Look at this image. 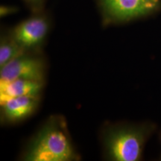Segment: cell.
Segmentation results:
<instances>
[{
    "mask_svg": "<svg viewBox=\"0 0 161 161\" xmlns=\"http://www.w3.org/2000/svg\"><path fill=\"white\" fill-rule=\"evenodd\" d=\"M20 159L25 161L79 160L80 157L64 116H50L27 142Z\"/></svg>",
    "mask_w": 161,
    "mask_h": 161,
    "instance_id": "cell-1",
    "label": "cell"
},
{
    "mask_svg": "<svg viewBox=\"0 0 161 161\" xmlns=\"http://www.w3.org/2000/svg\"><path fill=\"white\" fill-rule=\"evenodd\" d=\"M155 127L151 123L108 124L102 131L104 158L112 161H138Z\"/></svg>",
    "mask_w": 161,
    "mask_h": 161,
    "instance_id": "cell-2",
    "label": "cell"
},
{
    "mask_svg": "<svg viewBox=\"0 0 161 161\" xmlns=\"http://www.w3.org/2000/svg\"><path fill=\"white\" fill-rule=\"evenodd\" d=\"M104 27L145 19L161 11V0H95Z\"/></svg>",
    "mask_w": 161,
    "mask_h": 161,
    "instance_id": "cell-3",
    "label": "cell"
},
{
    "mask_svg": "<svg viewBox=\"0 0 161 161\" xmlns=\"http://www.w3.org/2000/svg\"><path fill=\"white\" fill-rule=\"evenodd\" d=\"M52 27L51 14L45 9L31 13L8 29L10 35L24 51H42Z\"/></svg>",
    "mask_w": 161,
    "mask_h": 161,
    "instance_id": "cell-4",
    "label": "cell"
},
{
    "mask_svg": "<svg viewBox=\"0 0 161 161\" xmlns=\"http://www.w3.org/2000/svg\"><path fill=\"white\" fill-rule=\"evenodd\" d=\"M47 62L41 51H25L0 67V82L17 79L45 82Z\"/></svg>",
    "mask_w": 161,
    "mask_h": 161,
    "instance_id": "cell-5",
    "label": "cell"
},
{
    "mask_svg": "<svg viewBox=\"0 0 161 161\" xmlns=\"http://www.w3.org/2000/svg\"><path fill=\"white\" fill-rule=\"evenodd\" d=\"M40 98L35 96H20L8 98L0 103L2 124L15 125L31 117L39 108Z\"/></svg>",
    "mask_w": 161,
    "mask_h": 161,
    "instance_id": "cell-6",
    "label": "cell"
},
{
    "mask_svg": "<svg viewBox=\"0 0 161 161\" xmlns=\"http://www.w3.org/2000/svg\"><path fill=\"white\" fill-rule=\"evenodd\" d=\"M45 82L17 79L0 82V103L8 98L20 96L41 97Z\"/></svg>",
    "mask_w": 161,
    "mask_h": 161,
    "instance_id": "cell-7",
    "label": "cell"
},
{
    "mask_svg": "<svg viewBox=\"0 0 161 161\" xmlns=\"http://www.w3.org/2000/svg\"><path fill=\"white\" fill-rule=\"evenodd\" d=\"M25 52L10 35L8 29L2 31L0 37V67Z\"/></svg>",
    "mask_w": 161,
    "mask_h": 161,
    "instance_id": "cell-8",
    "label": "cell"
},
{
    "mask_svg": "<svg viewBox=\"0 0 161 161\" xmlns=\"http://www.w3.org/2000/svg\"><path fill=\"white\" fill-rule=\"evenodd\" d=\"M23 1L31 13H36L45 9L47 0H23Z\"/></svg>",
    "mask_w": 161,
    "mask_h": 161,
    "instance_id": "cell-9",
    "label": "cell"
},
{
    "mask_svg": "<svg viewBox=\"0 0 161 161\" xmlns=\"http://www.w3.org/2000/svg\"><path fill=\"white\" fill-rule=\"evenodd\" d=\"M19 8L14 5H1L0 7V17L2 18L17 14Z\"/></svg>",
    "mask_w": 161,
    "mask_h": 161,
    "instance_id": "cell-10",
    "label": "cell"
}]
</instances>
